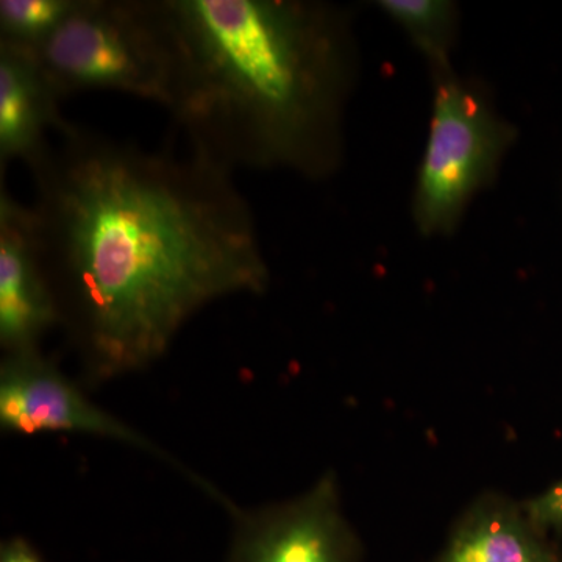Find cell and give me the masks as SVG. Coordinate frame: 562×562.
Returning a JSON list of instances; mask_svg holds the SVG:
<instances>
[{
	"instance_id": "obj_5",
	"label": "cell",
	"mask_w": 562,
	"mask_h": 562,
	"mask_svg": "<svg viewBox=\"0 0 562 562\" xmlns=\"http://www.w3.org/2000/svg\"><path fill=\"white\" fill-rule=\"evenodd\" d=\"M0 428L9 435H80L125 443L181 469L195 486L231 505L213 484L173 460L158 443L120 417L95 405L79 384L40 349L7 353L0 364Z\"/></svg>"
},
{
	"instance_id": "obj_7",
	"label": "cell",
	"mask_w": 562,
	"mask_h": 562,
	"mask_svg": "<svg viewBox=\"0 0 562 562\" xmlns=\"http://www.w3.org/2000/svg\"><path fill=\"white\" fill-rule=\"evenodd\" d=\"M61 322L32 206L0 190V346L7 353L40 349Z\"/></svg>"
},
{
	"instance_id": "obj_11",
	"label": "cell",
	"mask_w": 562,
	"mask_h": 562,
	"mask_svg": "<svg viewBox=\"0 0 562 562\" xmlns=\"http://www.w3.org/2000/svg\"><path fill=\"white\" fill-rule=\"evenodd\" d=\"M79 5L80 0H2L0 40L36 49L68 21Z\"/></svg>"
},
{
	"instance_id": "obj_12",
	"label": "cell",
	"mask_w": 562,
	"mask_h": 562,
	"mask_svg": "<svg viewBox=\"0 0 562 562\" xmlns=\"http://www.w3.org/2000/svg\"><path fill=\"white\" fill-rule=\"evenodd\" d=\"M525 514L539 530L561 531L562 530V480L538 495L522 503Z\"/></svg>"
},
{
	"instance_id": "obj_2",
	"label": "cell",
	"mask_w": 562,
	"mask_h": 562,
	"mask_svg": "<svg viewBox=\"0 0 562 562\" xmlns=\"http://www.w3.org/2000/svg\"><path fill=\"white\" fill-rule=\"evenodd\" d=\"M187 47L173 120L228 169H338L355 76L349 18L297 0H171Z\"/></svg>"
},
{
	"instance_id": "obj_8",
	"label": "cell",
	"mask_w": 562,
	"mask_h": 562,
	"mask_svg": "<svg viewBox=\"0 0 562 562\" xmlns=\"http://www.w3.org/2000/svg\"><path fill=\"white\" fill-rule=\"evenodd\" d=\"M60 95L44 74L36 50L0 40V162L32 168L49 149L52 133L70 122L60 113Z\"/></svg>"
},
{
	"instance_id": "obj_10",
	"label": "cell",
	"mask_w": 562,
	"mask_h": 562,
	"mask_svg": "<svg viewBox=\"0 0 562 562\" xmlns=\"http://www.w3.org/2000/svg\"><path fill=\"white\" fill-rule=\"evenodd\" d=\"M430 60L431 69L450 65L458 9L447 0H382L376 3Z\"/></svg>"
},
{
	"instance_id": "obj_4",
	"label": "cell",
	"mask_w": 562,
	"mask_h": 562,
	"mask_svg": "<svg viewBox=\"0 0 562 562\" xmlns=\"http://www.w3.org/2000/svg\"><path fill=\"white\" fill-rule=\"evenodd\" d=\"M432 114L413 213L422 235H450L473 195L495 179L516 128L452 66L432 68Z\"/></svg>"
},
{
	"instance_id": "obj_9",
	"label": "cell",
	"mask_w": 562,
	"mask_h": 562,
	"mask_svg": "<svg viewBox=\"0 0 562 562\" xmlns=\"http://www.w3.org/2000/svg\"><path fill=\"white\" fill-rule=\"evenodd\" d=\"M431 562H562V557L522 505L484 494L462 513Z\"/></svg>"
},
{
	"instance_id": "obj_13",
	"label": "cell",
	"mask_w": 562,
	"mask_h": 562,
	"mask_svg": "<svg viewBox=\"0 0 562 562\" xmlns=\"http://www.w3.org/2000/svg\"><path fill=\"white\" fill-rule=\"evenodd\" d=\"M0 562H46L38 550L22 536H11L0 543Z\"/></svg>"
},
{
	"instance_id": "obj_3",
	"label": "cell",
	"mask_w": 562,
	"mask_h": 562,
	"mask_svg": "<svg viewBox=\"0 0 562 562\" xmlns=\"http://www.w3.org/2000/svg\"><path fill=\"white\" fill-rule=\"evenodd\" d=\"M35 50L61 99L114 91L172 113L187 76V47L171 0H80Z\"/></svg>"
},
{
	"instance_id": "obj_6",
	"label": "cell",
	"mask_w": 562,
	"mask_h": 562,
	"mask_svg": "<svg viewBox=\"0 0 562 562\" xmlns=\"http://www.w3.org/2000/svg\"><path fill=\"white\" fill-rule=\"evenodd\" d=\"M233 532L224 562H361L362 543L327 472L291 501L231 512Z\"/></svg>"
},
{
	"instance_id": "obj_1",
	"label": "cell",
	"mask_w": 562,
	"mask_h": 562,
	"mask_svg": "<svg viewBox=\"0 0 562 562\" xmlns=\"http://www.w3.org/2000/svg\"><path fill=\"white\" fill-rule=\"evenodd\" d=\"M44 262L94 380L144 371L211 303L271 280L232 169L70 124L32 166Z\"/></svg>"
}]
</instances>
